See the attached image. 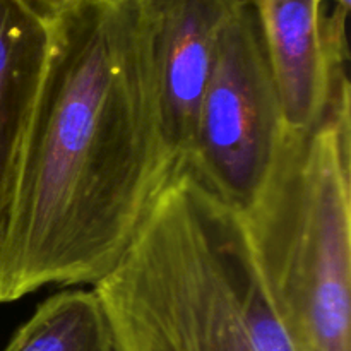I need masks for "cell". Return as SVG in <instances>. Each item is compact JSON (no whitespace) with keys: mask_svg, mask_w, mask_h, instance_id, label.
Listing matches in <instances>:
<instances>
[{"mask_svg":"<svg viewBox=\"0 0 351 351\" xmlns=\"http://www.w3.org/2000/svg\"><path fill=\"white\" fill-rule=\"evenodd\" d=\"M171 173L191 153L219 36L242 0H136Z\"/></svg>","mask_w":351,"mask_h":351,"instance_id":"5b68a950","label":"cell"},{"mask_svg":"<svg viewBox=\"0 0 351 351\" xmlns=\"http://www.w3.org/2000/svg\"><path fill=\"white\" fill-rule=\"evenodd\" d=\"M285 129L261 0H242L219 36L180 170L243 215L266 182Z\"/></svg>","mask_w":351,"mask_h":351,"instance_id":"277c9868","label":"cell"},{"mask_svg":"<svg viewBox=\"0 0 351 351\" xmlns=\"http://www.w3.org/2000/svg\"><path fill=\"white\" fill-rule=\"evenodd\" d=\"M50 31L0 232V304L95 287L171 173L136 0H79Z\"/></svg>","mask_w":351,"mask_h":351,"instance_id":"6da1fadb","label":"cell"},{"mask_svg":"<svg viewBox=\"0 0 351 351\" xmlns=\"http://www.w3.org/2000/svg\"><path fill=\"white\" fill-rule=\"evenodd\" d=\"M2 351H117L95 291L64 290L38 305Z\"/></svg>","mask_w":351,"mask_h":351,"instance_id":"ba28073f","label":"cell"},{"mask_svg":"<svg viewBox=\"0 0 351 351\" xmlns=\"http://www.w3.org/2000/svg\"><path fill=\"white\" fill-rule=\"evenodd\" d=\"M261 12L285 127L314 129L350 84L326 51L321 0H261Z\"/></svg>","mask_w":351,"mask_h":351,"instance_id":"8992f818","label":"cell"},{"mask_svg":"<svg viewBox=\"0 0 351 351\" xmlns=\"http://www.w3.org/2000/svg\"><path fill=\"white\" fill-rule=\"evenodd\" d=\"M93 291L117 351H293L242 215L187 170L168 175Z\"/></svg>","mask_w":351,"mask_h":351,"instance_id":"7a4b0ae2","label":"cell"},{"mask_svg":"<svg viewBox=\"0 0 351 351\" xmlns=\"http://www.w3.org/2000/svg\"><path fill=\"white\" fill-rule=\"evenodd\" d=\"M33 14L47 24L55 23L65 10L74 7L79 0H21Z\"/></svg>","mask_w":351,"mask_h":351,"instance_id":"9c48e42d","label":"cell"},{"mask_svg":"<svg viewBox=\"0 0 351 351\" xmlns=\"http://www.w3.org/2000/svg\"><path fill=\"white\" fill-rule=\"evenodd\" d=\"M350 88L311 130L285 129L242 215L264 288L293 351H351Z\"/></svg>","mask_w":351,"mask_h":351,"instance_id":"3957f363","label":"cell"},{"mask_svg":"<svg viewBox=\"0 0 351 351\" xmlns=\"http://www.w3.org/2000/svg\"><path fill=\"white\" fill-rule=\"evenodd\" d=\"M50 24L21 0H0V232L50 51Z\"/></svg>","mask_w":351,"mask_h":351,"instance_id":"52a82bcc","label":"cell"}]
</instances>
